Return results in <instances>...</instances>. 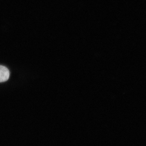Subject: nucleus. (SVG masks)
I'll use <instances>...</instances> for the list:
<instances>
[{
  "mask_svg": "<svg viewBox=\"0 0 146 146\" xmlns=\"http://www.w3.org/2000/svg\"><path fill=\"white\" fill-rule=\"evenodd\" d=\"M10 73L8 69L5 66H0V82L7 81L9 78Z\"/></svg>",
  "mask_w": 146,
  "mask_h": 146,
  "instance_id": "f257e3e1",
  "label": "nucleus"
}]
</instances>
